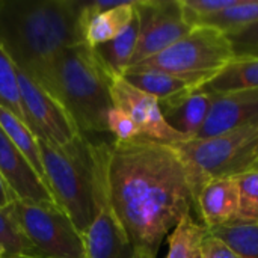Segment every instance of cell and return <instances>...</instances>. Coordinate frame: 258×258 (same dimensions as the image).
I'll return each instance as SVG.
<instances>
[{
    "mask_svg": "<svg viewBox=\"0 0 258 258\" xmlns=\"http://www.w3.org/2000/svg\"><path fill=\"white\" fill-rule=\"evenodd\" d=\"M17 79L26 125L36 139L65 145L80 135L70 113L48 89L20 68Z\"/></svg>",
    "mask_w": 258,
    "mask_h": 258,
    "instance_id": "ba28073f",
    "label": "cell"
},
{
    "mask_svg": "<svg viewBox=\"0 0 258 258\" xmlns=\"http://www.w3.org/2000/svg\"><path fill=\"white\" fill-rule=\"evenodd\" d=\"M0 258H6V254H5V251H3L2 246H0Z\"/></svg>",
    "mask_w": 258,
    "mask_h": 258,
    "instance_id": "1f68e13d",
    "label": "cell"
},
{
    "mask_svg": "<svg viewBox=\"0 0 258 258\" xmlns=\"http://www.w3.org/2000/svg\"><path fill=\"white\" fill-rule=\"evenodd\" d=\"M14 215L30 240L45 258H86L83 236L57 204L12 200Z\"/></svg>",
    "mask_w": 258,
    "mask_h": 258,
    "instance_id": "52a82bcc",
    "label": "cell"
},
{
    "mask_svg": "<svg viewBox=\"0 0 258 258\" xmlns=\"http://www.w3.org/2000/svg\"><path fill=\"white\" fill-rule=\"evenodd\" d=\"M107 125H109V133H112L116 141L127 142V141H133L136 138H141L139 128L136 127V124L132 121V118L127 113H124L119 109L113 107L109 112Z\"/></svg>",
    "mask_w": 258,
    "mask_h": 258,
    "instance_id": "83f0119b",
    "label": "cell"
},
{
    "mask_svg": "<svg viewBox=\"0 0 258 258\" xmlns=\"http://www.w3.org/2000/svg\"><path fill=\"white\" fill-rule=\"evenodd\" d=\"M207 228L192 213L186 215L168 237L166 258H201V243Z\"/></svg>",
    "mask_w": 258,
    "mask_h": 258,
    "instance_id": "44dd1931",
    "label": "cell"
},
{
    "mask_svg": "<svg viewBox=\"0 0 258 258\" xmlns=\"http://www.w3.org/2000/svg\"><path fill=\"white\" fill-rule=\"evenodd\" d=\"M15 258H45V257H33V255H18Z\"/></svg>",
    "mask_w": 258,
    "mask_h": 258,
    "instance_id": "4dcf8cb0",
    "label": "cell"
},
{
    "mask_svg": "<svg viewBox=\"0 0 258 258\" xmlns=\"http://www.w3.org/2000/svg\"><path fill=\"white\" fill-rule=\"evenodd\" d=\"M12 200H15V195L9 190V187L6 186V183L3 181V178L0 175V209L9 206L12 203Z\"/></svg>",
    "mask_w": 258,
    "mask_h": 258,
    "instance_id": "f546056e",
    "label": "cell"
},
{
    "mask_svg": "<svg viewBox=\"0 0 258 258\" xmlns=\"http://www.w3.org/2000/svg\"><path fill=\"white\" fill-rule=\"evenodd\" d=\"M0 175L18 200L56 204L50 189L0 127Z\"/></svg>",
    "mask_w": 258,
    "mask_h": 258,
    "instance_id": "4fadbf2b",
    "label": "cell"
},
{
    "mask_svg": "<svg viewBox=\"0 0 258 258\" xmlns=\"http://www.w3.org/2000/svg\"><path fill=\"white\" fill-rule=\"evenodd\" d=\"M38 145L45 183L56 204L83 234L98 213L109 144H95L80 133L65 145L44 139H38Z\"/></svg>",
    "mask_w": 258,
    "mask_h": 258,
    "instance_id": "3957f363",
    "label": "cell"
},
{
    "mask_svg": "<svg viewBox=\"0 0 258 258\" xmlns=\"http://www.w3.org/2000/svg\"><path fill=\"white\" fill-rule=\"evenodd\" d=\"M213 95L201 86L160 100L159 106L166 124L187 139H195L209 115Z\"/></svg>",
    "mask_w": 258,
    "mask_h": 258,
    "instance_id": "9a60e30c",
    "label": "cell"
},
{
    "mask_svg": "<svg viewBox=\"0 0 258 258\" xmlns=\"http://www.w3.org/2000/svg\"><path fill=\"white\" fill-rule=\"evenodd\" d=\"M135 9L139 41L130 67L175 44L195 27L186 18L181 0H135Z\"/></svg>",
    "mask_w": 258,
    "mask_h": 258,
    "instance_id": "9c48e42d",
    "label": "cell"
},
{
    "mask_svg": "<svg viewBox=\"0 0 258 258\" xmlns=\"http://www.w3.org/2000/svg\"><path fill=\"white\" fill-rule=\"evenodd\" d=\"M138 41H139V18L135 9V17L118 36L94 48L113 74L122 76L132 63L133 54L138 47Z\"/></svg>",
    "mask_w": 258,
    "mask_h": 258,
    "instance_id": "d6986e66",
    "label": "cell"
},
{
    "mask_svg": "<svg viewBox=\"0 0 258 258\" xmlns=\"http://www.w3.org/2000/svg\"><path fill=\"white\" fill-rule=\"evenodd\" d=\"M207 231L225 242L240 258H258V222L228 224Z\"/></svg>",
    "mask_w": 258,
    "mask_h": 258,
    "instance_id": "cb8c5ba5",
    "label": "cell"
},
{
    "mask_svg": "<svg viewBox=\"0 0 258 258\" xmlns=\"http://www.w3.org/2000/svg\"><path fill=\"white\" fill-rule=\"evenodd\" d=\"M254 23H258V0H239L233 8L198 20L194 26H209L224 33H230Z\"/></svg>",
    "mask_w": 258,
    "mask_h": 258,
    "instance_id": "603a6c76",
    "label": "cell"
},
{
    "mask_svg": "<svg viewBox=\"0 0 258 258\" xmlns=\"http://www.w3.org/2000/svg\"><path fill=\"white\" fill-rule=\"evenodd\" d=\"M0 106L12 112L26 124V118L20 100L17 67L2 45H0Z\"/></svg>",
    "mask_w": 258,
    "mask_h": 258,
    "instance_id": "d4e9b609",
    "label": "cell"
},
{
    "mask_svg": "<svg viewBox=\"0 0 258 258\" xmlns=\"http://www.w3.org/2000/svg\"><path fill=\"white\" fill-rule=\"evenodd\" d=\"M85 2L0 0V45L17 68L39 80L67 47L85 42Z\"/></svg>",
    "mask_w": 258,
    "mask_h": 258,
    "instance_id": "7a4b0ae2",
    "label": "cell"
},
{
    "mask_svg": "<svg viewBox=\"0 0 258 258\" xmlns=\"http://www.w3.org/2000/svg\"><path fill=\"white\" fill-rule=\"evenodd\" d=\"M174 148L187 168L194 200H197L207 181L236 177L254 168L258 162V125L207 139H190L175 144Z\"/></svg>",
    "mask_w": 258,
    "mask_h": 258,
    "instance_id": "5b68a950",
    "label": "cell"
},
{
    "mask_svg": "<svg viewBox=\"0 0 258 258\" xmlns=\"http://www.w3.org/2000/svg\"><path fill=\"white\" fill-rule=\"evenodd\" d=\"M110 94L113 107L122 110L132 118L139 128L141 138L168 145L190 141L166 124L157 98L136 89L122 76L112 74Z\"/></svg>",
    "mask_w": 258,
    "mask_h": 258,
    "instance_id": "30bf717a",
    "label": "cell"
},
{
    "mask_svg": "<svg viewBox=\"0 0 258 258\" xmlns=\"http://www.w3.org/2000/svg\"><path fill=\"white\" fill-rule=\"evenodd\" d=\"M86 258H138L107 198V177L98 197V213L82 234Z\"/></svg>",
    "mask_w": 258,
    "mask_h": 258,
    "instance_id": "8fae6325",
    "label": "cell"
},
{
    "mask_svg": "<svg viewBox=\"0 0 258 258\" xmlns=\"http://www.w3.org/2000/svg\"><path fill=\"white\" fill-rule=\"evenodd\" d=\"M239 186V212L233 224L258 222V169L234 177Z\"/></svg>",
    "mask_w": 258,
    "mask_h": 258,
    "instance_id": "484cf974",
    "label": "cell"
},
{
    "mask_svg": "<svg viewBox=\"0 0 258 258\" xmlns=\"http://www.w3.org/2000/svg\"><path fill=\"white\" fill-rule=\"evenodd\" d=\"M135 17V0L103 11L92 17L85 27V42L91 47L101 45L118 36Z\"/></svg>",
    "mask_w": 258,
    "mask_h": 258,
    "instance_id": "ac0fdd59",
    "label": "cell"
},
{
    "mask_svg": "<svg viewBox=\"0 0 258 258\" xmlns=\"http://www.w3.org/2000/svg\"><path fill=\"white\" fill-rule=\"evenodd\" d=\"M0 127L8 135V138L12 141V144L27 159V162L32 165L35 172L41 177V180L45 183V175H44V169H42L38 139L33 136V133L29 130V127L18 116H15L12 112H9L3 106H0Z\"/></svg>",
    "mask_w": 258,
    "mask_h": 258,
    "instance_id": "ffe728a7",
    "label": "cell"
},
{
    "mask_svg": "<svg viewBox=\"0 0 258 258\" xmlns=\"http://www.w3.org/2000/svg\"><path fill=\"white\" fill-rule=\"evenodd\" d=\"M112 74L94 47L79 42L63 48L36 82L60 101L80 133H106Z\"/></svg>",
    "mask_w": 258,
    "mask_h": 258,
    "instance_id": "277c9868",
    "label": "cell"
},
{
    "mask_svg": "<svg viewBox=\"0 0 258 258\" xmlns=\"http://www.w3.org/2000/svg\"><path fill=\"white\" fill-rule=\"evenodd\" d=\"M233 59V47L224 32L209 26H195L175 44L127 70H159L206 83Z\"/></svg>",
    "mask_w": 258,
    "mask_h": 258,
    "instance_id": "8992f818",
    "label": "cell"
},
{
    "mask_svg": "<svg viewBox=\"0 0 258 258\" xmlns=\"http://www.w3.org/2000/svg\"><path fill=\"white\" fill-rule=\"evenodd\" d=\"M252 169H258V162L254 165V168H252Z\"/></svg>",
    "mask_w": 258,
    "mask_h": 258,
    "instance_id": "d6a6232c",
    "label": "cell"
},
{
    "mask_svg": "<svg viewBox=\"0 0 258 258\" xmlns=\"http://www.w3.org/2000/svg\"><path fill=\"white\" fill-rule=\"evenodd\" d=\"M212 95L209 115L195 139H207L258 125V89Z\"/></svg>",
    "mask_w": 258,
    "mask_h": 258,
    "instance_id": "7c38bea8",
    "label": "cell"
},
{
    "mask_svg": "<svg viewBox=\"0 0 258 258\" xmlns=\"http://www.w3.org/2000/svg\"><path fill=\"white\" fill-rule=\"evenodd\" d=\"M107 198L138 258H157L163 239L195 209L187 168L174 145L136 138L107 150Z\"/></svg>",
    "mask_w": 258,
    "mask_h": 258,
    "instance_id": "6da1fadb",
    "label": "cell"
},
{
    "mask_svg": "<svg viewBox=\"0 0 258 258\" xmlns=\"http://www.w3.org/2000/svg\"><path fill=\"white\" fill-rule=\"evenodd\" d=\"M195 212L207 230L233 224L239 212V186L234 177L207 181L195 200Z\"/></svg>",
    "mask_w": 258,
    "mask_h": 258,
    "instance_id": "5bb4252c",
    "label": "cell"
},
{
    "mask_svg": "<svg viewBox=\"0 0 258 258\" xmlns=\"http://www.w3.org/2000/svg\"><path fill=\"white\" fill-rule=\"evenodd\" d=\"M201 88L210 94L258 89V57H234Z\"/></svg>",
    "mask_w": 258,
    "mask_h": 258,
    "instance_id": "e0dca14e",
    "label": "cell"
},
{
    "mask_svg": "<svg viewBox=\"0 0 258 258\" xmlns=\"http://www.w3.org/2000/svg\"><path fill=\"white\" fill-rule=\"evenodd\" d=\"M234 57H258V23L225 33Z\"/></svg>",
    "mask_w": 258,
    "mask_h": 258,
    "instance_id": "4316f807",
    "label": "cell"
},
{
    "mask_svg": "<svg viewBox=\"0 0 258 258\" xmlns=\"http://www.w3.org/2000/svg\"><path fill=\"white\" fill-rule=\"evenodd\" d=\"M0 246L3 248L6 258H15L18 255L42 257L21 230L14 215L12 204L0 209Z\"/></svg>",
    "mask_w": 258,
    "mask_h": 258,
    "instance_id": "7402d4cb",
    "label": "cell"
},
{
    "mask_svg": "<svg viewBox=\"0 0 258 258\" xmlns=\"http://www.w3.org/2000/svg\"><path fill=\"white\" fill-rule=\"evenodd\" d=\"M122 77L132 86L153 95L159 101L204 85L198 79L180 77L159 70H127Z\"/></svg>",
    "mask_w": 258,
    "mask_h": 258,
    "instance_id": "2e32d148",
    "label": "cell"
},
{
    "mask_svg": "<svg viewBox=\"0 0 258 258\" xmlns=\"http://www.w3.org/2000/svg\"><path fill=\"white\" fill-rule=\"evenodd\" d=\"M201 258H240L225 242L207 231L201 243Z\"/></svg>",
    "mask_w": 258,
    "mask_h": 258,
    "instance_id": "f1b7e54d",
    "label": "cell"
}]
</instances>
